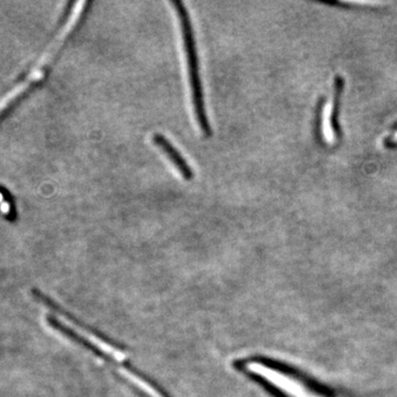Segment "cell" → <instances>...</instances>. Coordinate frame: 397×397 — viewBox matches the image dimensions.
I'll list each match as a JSON object with an SVG mask.
<instances>
[{"mask_svg":"<svg viewBox=\"0 0 397 397\" xmlns=\"http://www.w3.org/2000/svg\"><path fill=\"white\" fill-rule=\"evenodd\" d=\"M393 141H395V143H397V133L395 134L394 137H393Z\"/></svg>","mask_w":397,"mask_h":397,"instance_id":"cell-5","label":"cell"},{"mask_svg":"<svg viewBox=\"0 0 397 397\" xmlns=\"http://www.w3.org/2000/svg\"><path fill=\"white\" fill-rule=\"evenodd\" d=\"M234 367L245 372L254 381L280 397H328L315 390L306 381L278 364L268 360L254 359L234 362Z\"/></svg>","mask_w":397,"mask_h":397,"instance_id":"cell-1","label":"cell"},{"mask_svg":"<svg viewBox=\"0 0 397 397\" xmlns=\"http://www.w3.org/2000/svg\"><path fill=\"white\" fill-rule=\"evenodd\" d=\"M152 143L155 146L158 147L164 156L169 159V162L174 164V168L178 170L181 177L186 181H191L195 178V172L188 164L187 160L183 158L179 150L170 143L169 139L166 138L162 134L156 133L152 136Z\"/></svg>","mask_w":397,"mask_h":397,"instance_id":"cell-3","label":"cell"},{"mask_svg":"<svg viewBox=\"0 0 397 397\" xmlns=\"http://www.w3.org/2000/svg\"><path fill=\"white\" fill-rule=\"evenodd\" d=\"M339 89L336 87V90L333 92L330 100L325 103V108L323 110V117H321V129H323V138L325 143L329 145H334L338 139V133L334 129V115H336L337 98H338Z\"/></svg>","mask_w":397,"mask_h":397,"instance_id":"cell-4","label":"cell"},{"mask_svg":"<svg viewBox=\"0 0 397 397\" xmlns=\"http://www.w3.org/2000/svg\"><path fill=\"white\" fill-rule=\"evenodd\" d=\"M174 11L177 13L181 27L182 40L185 46L186 58H187L188 75H189L190 87H191V98H193V112L195 121L205 138L212 136L213 131L209 122L208 114L205 110L204 94H203L202 83H201L199 59H197V46L193 36V23L190 15L181 1L172 0Z\"/></svg>","mask_w":397,"mask_h":397,"instance_id":"cell-2","label":"cell"}]
</instances>
